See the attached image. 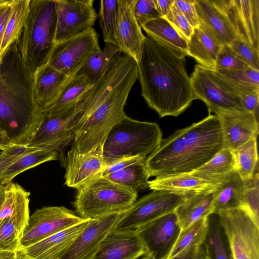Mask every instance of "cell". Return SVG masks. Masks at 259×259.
I'll list each match as a JSON object with an SVG mask.
<instances>
[{
    "label": "cell",
    "instance_id": "1",
    "mask_svg": "<svg viewBox=\"0 0 259 259\" xmlns=\"http://www.w3.org/2000/svg\"><path fill=\"white\" fill-rule=\"evenodd\" d=\"M137 78V62L120 53L83 101L70 151L79 154L103 152L109 133L126 115L124 107Z\"/></svg>",
    "mask_w": 259,
    "mask_h": 259
},
{
    "label": "cell",
    "instance_id": "2",
    "mask_svg": "<svg viewBox=\"0 0 259 259\" xmlns=\"http://www.w3.org/2000/svg\"><path fill=\"white\" fill-rule=\"evenodd\" d=\"M187 55L145 36L138 62L141 95L160 117L178 116L195 99L186 68Z\"/></svg>",
    "mask_w": 259,
    "mask_h": 259
},
{
    "label": "cell",
    "instance_id": "3",
    "mask_svg": "<svg viewBox=\"0 0 259 259\" xmlns=\"http://www.w3.org/2000/svg\"><path fill=\"white\" fill-rule=\"evenodd\" d=\"M224 148L219 118L209 113L201 120L162 139L146 158L149 175L159 178L191 173Z\"/></svg>",
    "mask_w": 259,
    "mask_h": 259
},
{
    "label": "cell",
    "instance_id": "4",
    "mask_svg": "<svg viewBox=\"0 0 259 259\" xmlns=\"http://www.w3.org/2000/svg\"><path fill=\"white\" fill-rule=\"evenodd\" d=\"M1 72L0 125L13 145L27 146L43 121L44 111L35 100L33 82L22 68L16 42L4 58Z\"/></svg>",
    "mask_w": 259,
    "mask_h": 259
},
{
    "label": "cell",
    "instance_id": "5",
    "mask_svg": "<svg viewBox=\"0 0 259 259\" xmlns=\"http://www.w3.org/2000/svg\"><path fill=\"white\" fill-rule=\"evenodd\" d=\"M55 0H31L28 18L16 41L22 68L34 82L35 73L48 64L54 47Z\"/></svg>",
    "mask_w": 259,
    "mask_h": 259
},
{
    "label": "cell",
    "instance_id": "6",
    "mask_svg": "<svg viewBox=\"0 0 259 259\" xmlns=\"http://www.w3.org/2000/svg\"><path fill=\"white\" fill-rule=\"evenodd\" d=\"M162 137L156 123L137 120L125 115L112 127L104 143L106 167L123 159L149 156L159 146Z\"/></svg>",
    "mask_w": 259,
    "mask_h": 259
},
{
    "label": "cell",
    "instance_id": "7",
    "mask_svg": "<svg viewBox=\"0 0 259 259\" xmlns=\"http://www.w3.org/2000/svg\"><path fill=\"white\" fill-rule=\"evenodd\" d=\"M138 192L101 176L77 189L74 207L82 219H99L127 211Z\"/></svg>",
    "mask_w": 259,
    "mask_h": 259
},
{
    "label": "cell",
    "instance_id": "8",
    "mask_svg": "<svg viewBox=\"0 0 259 259\" xmlns=\"http://www.w3.org/2000/svg\"><path fill=\"white\" fill-rule=\"evenodd\" d=\"M232 259H259V226L242 207L217 211Z\"/></svg>",
    "mask_w": 259,
    "mask_h": 259
},
{
    "label": "cell",
    "instance_id": "9",
    "mask_svg": "<svg viewBox=\"0 0 259 259\" xmlns=\"http://www.w3.org/2000/svg\"><path fill=\"white\" fill-rule=\"evenodd\" d=\"M190 78L195 99L202 101L209 113L245 110L240 97L225 84L214 70L196 65Z\"/></svg>",
    "mask_w": 259,
    "mask_h": 259
},
{
    "label": "cell",
    "instance_id": "10",
    "mask_svg": "<svg viewBox=\"0 0 259 259\" xmlns=\"http://www.w3.org/2000/svg\"><path fill=\"white\" fill-rule=\"evenodd\" d=\"M101 51L99 35L93 28L55 44L48 64L70 77Z\"/></svg>",
    "mask_w": 259,
    "mask_h": 259
},
{
    "label": "cell",
    "instance_id": "11",
    "mask_svg": "<svg viewBox=\"0 0 259 259\" xmlns=\"http://www.w3.org/2000/svg\"><path fill=\"white\" fill-rule=\"evenodd\" d=\"M188 196L166 191H153L136 201L125 211L115 230H134L170 212Z\"/></svg>",
    "mask_w": 259,
    "mask_h": 259
},
{
    "label": "cell",
    "instance_id": "12",
    "mask_svg": "<svg viewBox=\"0 0 259 259\" xmlns=\"http://www.w3.org/2000/svg\"><path fill=\"white\" fill-rule=\"evenodd\" d=\"M83 220L64 206H46L37 209L29 217L22 233L21 249L31 246Z\"/></svg>",
    "mask_w": 259,
    "mask_h": 259
},
{
    "label": "cell",
    "instance_id": "13",
    "mask_svg": "<svg viewBox=\"0 0 259 259\" xmlns=\"http://www.w3.org/2000/svg\"><path fill=\"white\" fill-rule=\"evenodd\" d=\"M56 23L54 44L93 28L98 14L94 0H55Z\"/></svg>",
    "mask_w": 259,
    "mask_h": 259
},
{
    "label": "cell",
    "instance_id": "14",
    "mask_svg": "<svg viewBox=\"0 0 259 259\" xmlns=\"http://www.w3.org/2000/svg\"><path fill=\"white\" fill-rule=\"evenodd\" d=\"M182 229L175 211L162 215L136 230L152 259H166Z\"/></svg>",
    "mask_w": 259,
    "mask_h": 259
},
{
    "label": "cell",
    "instance_id": "15",
    "mask_svg": "<svg viewBox=\"0 0 259 259\" xmlns=\"http://www.w3.org/2000/svg\"><path fill=\"white\" fill-rule=\"evenodd\" d=\"M83 102L69 116L49 117L44 115L40 127L27 146L55 151L58 153V156H62L65 149L73 141L74 128Z\"/></svg>",
    "mask_w": 259,
    "mask_h": 259
},
{
    "label": "cell",
    "instance_id": "16",
    "mask_svg": "<svg viewBox=\"0 0 259 259\" xmlns=\"http://www.w3.org/2000/svg\"><path fill=\"white\" fill-rule=\"evenodd\" d=\"M125 212L91 219L61 259H94L102 242L115 229Z\"/></svg>",
    "mask_w": 259,
    "mask_h": 259
},
{
    "label": "cell",
    "instance_id": "17",
    "mask_svg": "<svg viewBox=\"0 0 259 259\" xmlns=\"http://www.w3.org/2000/svg\"><path fill=\"white\" fill-rule=\"evenodd\" d=\"M236 33L259 51V0H218Z\"/></svg>",
    "mask_w": 259,
    "mask_h": 259
},
{
    "label": "cell",
    "instance_id": "18",
    "mask_svg": "<svg viewBox=\"0 0 259 259\" xmlns=\"http://www.w3.org/2000/svg\"><path fill=\"white\" fill-rule=\"evenodd\" d=\"M219 118L223 135L224 148L232 151L258 134L257 117L244 111H228L216 115Z\"/></svg>",
    "mask_w": 259,
    "mask_h": 259
},
{
    "label": "cell",
    "instance_id": "19",
    "mask_svg": "<svg viewBox=\"0 0 259 259\" xmlns=\"http://www.w3.org/2000/svg\"><path fill=\"white\" fill-rule=\"evenodd\" d=\"M136 0L117 1L116 40L122 52L138 62L145 36L134 14Z\"/></svg>",
    "mask_w": 259,
    "mask_h": 259
},
{
    "label": "cell",
    "instance_id": "20",
    "mask_svg": "<svg viewBox=\"0 0 259 259\" xmlns=\"http://www.w3.org/2000/svg\"><path fill=\"white\" fill-rule=\"evenodd\" d=\"M66 164L65 184L77 190L93 180L102 176L106 168L103 152L100 151L79 154L69 150Z\"/></svg>",
    "mask_w": 259,
    "mask_h": 259
},
{
    "label": "cell",
    "instance_id": "21",
    "mask_svg": "<svg viewBox=\"0 0 259 259\" xmlns=\"http://www.w3.org/2000/svg\"><path fill=\"white\" fill-rule=\"evenodd\" d=\"M90 220H84L20 250L34 259H61Z\"/></svg>",
    "mask_w": 259,
    "mask_h": 259
},
{
    "label": "cell",
    "instance_id": "22",
    "mask_svg": "<svg viewBox=\"0 0 259 259\" xmlns=\"http://www.w3.org/2000/svg\"><path fill=\"white\" fill-rule=\"evenodd\" d=\"M145 254L136 231L114 230L102 242L94 259H137Z\"/></svg>",
    "mask_w": 259,
    "mask_h": 259
},
{
    "label": "cell",
    "instance_id": "23",
    "mask_svg": "<svg viewBox=\"0 0 259 259\" xmlns=\"http://www.w3.org/2000/svg\"><path fill=\"white\" fill-rule=\"evenodd\" d=\"M94 84L83 75L75 74L70 76L56 100L44 110V115L64 117L71 115L86 99Z\"/></svg>",
    "mask_w": 259,
    "mask_h": 259
},
{
    "label": "cell",
    "instance_id": "24",
    "mask_svg": "<svg viewBox=\"0 0 259 259\" xmlns=\"http://www.w3.org/2000/svg\"><path fill=\"white\" fill-rule=\"evenodd\" d=\"M199 22L223 46L229 45L237 36L218 0H195Z\"/></svg>",
    "mask_w": 259,
    "mask_h": 259
},
{
    "label": "cell",
    "instance_id": "25",
    "mask_svg": "<svg viewBox=\"0 0 259 259\" xmlns=\"http://www.w3.org/2000/svg\"><path fill=\"white\" fill-rule=\"evenodd\" d=\"M30 192L11 182L5 185L4 201L0 207V220L11 219L22 233L29 219Z\"/></svg>",
    "mask_w": 259,
    "mask_h": 259
},
{
    "label": "cell",
    "instance_id": "26",
    "mask_svg": "<svg viewBox=\"0 0 259 259\" xmlns=\"http://www.w3.org/2000/svg\"><path fill=\"white\" fill-rule=\"evenodd\" d=\"M69 77L49 64L35 73L34 95L37 104L44 111L56 100Z\"/></svg>",
    "mask_w": 259,
    "mask_h": 259
},
{
    "label": "cell",
    "instance_id": "27",
    "mask_svg": "<svg viewBox=\"0 0 259 259\" xmlns=\"http://www.w3.org/2000/svg\"><path fill=\"white\" fill-rule=\"evenodd\" d=\"M223 45L203 25L194 28L187 41V56L194 58L198 64L214 70L215 62Z\"/></svg>",
    "mask_w": 259,
    "mask_h": 259
},
{
    "label": "cell",
    "instance_id": "28",
    "mask_svg": "<svg viewBox=\"0 0 259 259\" xmlns=\"http://www.w3.org/2000/svg\"><path fill=\"white\" fill-rule=\"evenodd\" d=\"M219 187L190 174L156 178L149 181V188L153 191H166L187 196L210 191Z\"/></svg>",
    "mask_w": 259,
    "mask_h": 259
},
{
    "label": "cell",
    "instance_id": "29",
    "mask_svg": "<svg viewBox=\"0 0 259 259\" xmlns=\"http://www.w3.org/2000/svg\"><path fill=\"white\" fill-rule=\"evenodd\" d=\"M235 170L236 161L233 151L224 148L209 161L189 174L220 186Z\"/></svg>",
    "mask_w": 259,
    "mask_h": 259
},
{
    "label": "cell",
    "instance_id": "30",
    "mask_svg": "<svg viewBox=\"0 0 259 259\" xmlns=\"http://www.w3.org/2000/svg\"><path fill=\"white\" fill-rule=\"evenodd\" d=\"M214 191L188 196L177 207L175 212L182 230L213 214Z\"/></svg>",
    "mask_w": 259,
    "mask_h": 259
},
{
    "label": "cell",
    "instance_id": "31",
    "mask_svg": "<svg viewBox=\"0 0 259 259\" xmlns=\"http://www.w3.org/2000/svg\"><path fill=\"white\" fill-rule=\"evenodd\" d=\"M245 181L235 170L228 180L214 191L213 213L221 209L244 207Z\"/></svg>",
    "mask_w": 259,
    "mask_h": 259
},
{
    "label": "cell",
    "instance_id": "32",
    "mask_svg": "<svg viewBox=\"0 0 259 259\" xmlns=\"http://www.w3.org/2000/svg\"><path fill=\"white\" fill-rule=\"evenodd\" d=\"M31 0H13L12 14L4 33L0 51L1 62L13 44L21 37L28 18Z\"/></svg>",
    "mask_w": 259,
    "mask_h": 259
},
{
    "label": "cell",
    "instance_id": "33",
    "mask_svg": "<svg viewBox=\"0 0 259 259\" xmlns=\"http://www.w3.org/2000/svg\"><path fill=\"white\" fill-rule=\"evenodd\" d=\"M147 36L158 42L187 56V41L163 17L152 20L142 25Z\"/></svg>",
    "mask_w": 259,
    "mask_h": 259
},
{
    "label": "cell",
    "instance_id": "34",
    "mask_svg": "<svg viewBox=\"0 0 259 259\" xmlns=\"http://www.w3.org/2000/svg\"><path fill=\"white\" fill-rule=\"evenodd\" d=\"M146 158L103 177L137 192L143 191L149 187L150 177Z\"/></svg>",
    "mask_w": 259,
    "mask_h": 259
},
{
    "label": "cell",
    "instance_id": "35",
    "mask_svg": "<svg viewBox=\"0 0 259 259\" xmlns=\"http://www.w3.org/2000/svg\"><path fill=\"white\" fill-rule=\"evenodd\" d=\"M121 52L117 46L105 43L103 50L94 55L76 74L84 75L95 84Z\"/></svg>",
    "mask_w": 259,
    "mask_h": 259
},
{
    "label": "cell",
    "instance_id": "36",
    "mask_svg": "<svg viewBox=\"0 0 259 259\" xmlns=\"http://www.w3.org/2000/svg\"><path fill=\"white\" fill-rule=\"evenodd\" d=\"M58 153L55 151L37 149L28 153L12 164L0 177V185H5L23 171L42 163L57 160Z\"/></svg>",
    "mask_w": 259,
    "mask_h": 259
},
{
    "label": "cell",
    "instance_id": "37",
    "mask_svg": "<svg viewBox=\"0 0 259 259\" xmlns=\"http://www.w3.org/2000/svg\"><path fill=\"white\" fill-rule=\"evenodd\" d=\"M208 229L203 245L209 259H232L227 240L215 214L208 217Z\"/></svg>",
    "mask_w": 259,
    "mask_h": 259
},
{
    "label": "cell",
    "instance_id": "38",
    "mask_svg": "<svg viewBox=\"0 0 259 259\" xmlns=\"http://www.w3.org/2000/svg\"><path fill=\"white\" fill-rule=\"evenodd\" d=\"M208 229V219H200L182 230L166 259H170L182 250L192 246H202Z\"/></svg>",
    "mask_w": 259,
    "mask_h": 259
},
{
    "label": "cell",
    "instance_id": "39",
    "mask_svg": "<svg viewBox=\"0 0 259 259\" xmlns=\"http://www.w3.org/2000/svg\"><path fill=\"white\" fill-rule=\"evenodd\" d=\"M256 138L249 140L233 151L236 170L245 182L252 178L258 167Z\"/></svg>",
    "mask_w": 259,
    "mask_h": 259
},
{
    "label": "cell",
    "instance_id": "40",
    "mask_svg": "<svg viewBox=\"0 0 259 259\" xmlns=\"http://www.w3.org/2000/svg\"><path fill=\"white\" fill-rule=\"evenodd\" d=\"M117 1L102 0L99 12L100 25L104 40L117 46L116 30L117 21Z\"/></svg>",
    "mask_w": 259,
    "mask_h": 259
},
{
    "label": "cell",
    "instance_id": "41",
    "mask_svg": "<svg viewBox=\"0 0 259 259\" xmlns=\"http://www.w3.org/2000/svg\"><path fill=\"white\" fill-rule=\"evenodd\" d=\"M258 167L252 178L245 182L243 208L259 226V179Z\"/></svg>",
    "mask_w": 259,
    "mask_h": 259
},
{
    "label": "cell",
    "instance_id": "42",
    "mask_svg": "<svg viewBox=\"0 0 259 259\" xmlns=\"http://www.w3.org/2000/svg\"><path fill=\"white\" fill-rule=\"evenodd\" d=\"M21 231L10 218L0 220V252H17L21 249Z\"/></svg>",
    "mask_w": 259,
    "mask_h": 259
},
{
    "label": "cell",
    "instance_id": "43",
    "mask_svg": "<svg viewBox=\"0 0 259 259\" xmlns=\"http://www.w3.org/2000/svg\"><path fill=\"white\" fill-rule=\"evenodd\" d=\"M224 78L240 84L259 88V71L251 68L239 69H218Z\"/></svg>",
    "mask_w": 259,
    "mask_h": 259
},
{
    "label": "cell",
    "instance_id": "44",
    "mask_svg": "<svg viewBox=\"0 0 259 259\" xmlns=\"http://www.w3.org/2000/svg\"><path fill=\"white\" fill-rule=\"evenodd\" d=\"M228 46L250 68L259 71V51L251 47L238 35Z\"/></svg>",
    "mask_w": 259,
    "mask_h": 259
},
{
    "label": "cell",
    "instance_id": "45",
    "mask_svg": "<svg viewBox=\"0 0 259 259\" xmlns=\"http://www.w3.org/2000/svg\"><path fill=\"white\" fill-rule=\"evenodd\" d=\"M163 18L187 41L190 39L194 28L173 3L170 7L167 14Z\"/></svg>",
    "mask_w": 259,
    "mask_h": 259
},
{
    "label": "cell",
    "instance_id": "46",
    "mask_svg": "<svg viewBox=\"0 0 259 259\" xmlns=\"http://www.w3.org/2000/svg\"><path fill=\"white\" fill-rule=\"evenodd\" d=\"M250 68L228 45L223 46L219 53L214 70L239 69Z\"/></svg>",
    "mask_w": 259,
    "mask_h": 259
},
{
    "label": "cell",
    "instance_id": "47",
    "mask_svg": "<svg viewBox=\"0 0 259 259\" xmlns=\"http://www.w3.org/2000/svg\"><path fill=\"white\" fill-rule=\"evenodd\" d=\"M134 14L141 27L145 23L161 17L157 10L155 0H136Z\"/></svg>",
    "mask_w": 259,
    "mask_h": 259
},
{
    "label": "cell",
    "instance_id": "48",
    "mask_svg": "<svg viewBox=\"0 0 259 259\" xmlns=\"http://www.w3.org/2000/svg\"><path fill=\"white\" fill-rule=\"evenodd\" d=\"M173 4L183 14L193 28L199 26L195 6V0H174Z\"/></svg>",
    "mask_w": 259,
    "mask_h": 259
},
{
    "label": "cell",
    "instance_id": "49",
    "mask_svg": "<svg viewBox=\"0 0 259 259\" xmlns=\"http://www.w3.org/2000/svg\"><path fill=\"white\" fill-rule=\"evenodd\" d=\"M10 3L0 7V51L2 47L4 35L7 23L12 14V4ZM2 62L0 60V82H3L4 79L1 75V66Z\"/></svg>",
    "mask_w": 259,
    "mask_h": 259
},
{
    "label": "cell",
    "instance_id": "50",
    "mask_svg": "<svg viewBox=\"0 0 259 259\" xmlns=\"http://www.w3.org/2000/svg\"><path fill=\"white\" fill-rule=\"evenodd\" d=\"M203 246H192L182 250L170 259H205Z\"/></svg>",
    "mask_w": 259,
    "mask_h": 259
},
{
    "label": "cell",
    "instance_id": "51",
    "mask_svg": "<svg viewBox=\"0 0 259 259\" xmlns=\"http://www.w3.org/2000/svg\"><path fill=\"white\" fill-rule=\"evenodd\" d=\"M147 157H135L123 159L119 160L109 166L106 167L103 176H105L113 172L119 170L127 166L132 165Z\"/></svg>",
    "mask_w": 259,
    "mask_h": 259
},
{
    "label": "cell",
    "instance_id": "52",
    "mask_svg": "<svg viewBox=\"0 0 259 259\" xmlns=\"http://www.w3.org/2000/svg\"><path fill=\"white\" fill-rule=\"evenodd\" d=\"M23 156L24 155H12L5 151H1L0 154V177L8 167Z\"/></svg>",
    "mask_w": 259,
    "mask_h": 259
},
{
    "label": "cell",
    "instance_id": "53",
    "mask_svg": "<svg viewBox=\"0 0 259 259\" xmlns=\"http://www.w3.org/2000/svg\"><path fill=\"white\" fill-rule=\"evenodd\" d=\"M158 11L162 17L167 14L174 0H155Z\"/></svg>",
    "mask_w": 259,
    "mask_h": 259
},
{
    "label": "cell",
    "instance_id": "54",
    "mask_svg": "<svg viewBox=\"0 0 259 259\" xmlns=\"http://www.w3.org/2000/svg\"><path fill=\"white\" fill-rule=\"evenodd\" d=\"M14 145L0 125V150H6Z\"/></svg>",
    "mask_w": 259,
    "mask_h": 259
},
{
    "label": "cell",
    "instance_id": "55",
    "mask_svg": "<svg viewBox=\"0 0 259 259\" xmlns=\"http://www.w3.org/2000/svg\"><path fill=\"white\" fill-rule=\"evenodd\" d=\"M0 259H18L17 252L1 251Z\"/></svg>",
    "mask_w": 259,
    "mask_h": 259
},
{
    "label": "cell",
    "instance_id": "56",
    "mask_svg": "<svg viewBox=\"0 0 259 259\" xmlns=\"http://www.w3.org/2000/svg\"><path fill=\"white\" fill-rule=\"evenodd\" d=\"M5 196V185H0V207L4 201Z\"/></svg>",
    "mask_w": 259,
    "mask_h": 259
},
{
    "label": "cell",
    "instance_id": "57",
    "mask_svg": "<svg viewBox=\"0 0 259 259\" xmlns=\"http://www.w3.org/2000/svg\"><path fill=\"white\" fill-rule=\"evenodd\" d=\"M18 259H34L25 254L21 250L17 252Z\"/></svg>",
    "mask_w": 259,
    "mask_h": 259
},
{
    "label": "cell",
    "instance_id": "58",
    "mask_svg": "<svg viewBox=\"0 0 259 259\" xmlns=\"http://www.w3.org/2000/svg\"><path fill=\"white\" fill-rule=\"evenodd\" d=\"M11 1L0 0V7L10 3Z\"/></svg>",
    "mask_w": 259,
    "mask_h": 259
},
{
    "label": "cell",
    "instance_id": "59",
    "mask_svg": "<svg viewBox=\"0 0 259 259\" xmlns=\"http://www.w3.org/2000/svg\"><path fill=\"white\" fill-rule=\"evenodd\" d=\"M141 259H152V258L149 255L145 254L143 255Z\"/></svg>",
    "mask_w": 259,
    "mask_h": 259
},
{
    "label": "cell",
    "instance_id": "60",
    "mask_svg": "<svg viewBox=\"0 0 259 259\" xmlns=\"http://www.w3.org/2000/svg\"><path fill=\"white\" fill-rule=\"evenodd\" d=\"M205 259H209L205 255Z\"/></svg>",
    "mask_w": 259,
    "mask_h": 259
}]
</instances>
